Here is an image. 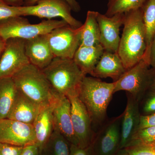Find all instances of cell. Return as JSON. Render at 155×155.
I'll use <instances>...</instances> for the list:
<instances>
[{
    "instance_id": "cell-4",
    "label": "cell",
    "mask_w": 155,
    "mask_h": 155,
    "mask_svg": "<svg viewBox=\"0 0 155 155\" xmlns=\"http://www.w3.org/2000/svg\"><path fill=\"white\" fill-rule=\"evenodd\" d=\"M12 78L18 91L41 107L48 104L55 96L57 91L42 70L32 64H28Z\"/></svg>"
},
{
    "instance_id": "cell-2",
    "label": "cell",
    "mask_w": 155,
    "mask_h": 155,
    "mask_svg": "<svg viewBox=\"0 0 155 155\" xmlns=\"http://www.w3.org/2000/svg\"><path fill=\"white\" fill-rule=\"evenodd\" d=\"M114 86V82L108 83L94 77L84 78L78 96L86 107L92 124H102L106 119Z\"/></svg>"
},
{
    "instance_id": "cell-24",
    "label": "cell",
    "mask_w": 155,
    "mask_h": 155,
    "mask_svg": "<svg viewBox=\"0 0 155 155\" xmlns=\"http://www.w3.org/2000/svg\"><path fill=\"white\" fill-rule=\"evenodd\" d=\"M70 143L57 130H54L40 155H69Z\"/></svg>"
},
{
    "instance_id": "cell-23",
    "label": "cell",
    "mask_w": 155,
    "mask_h": 155,
    "mask_svg": "<svg viewBox=\"0 0 155 155\" xmlns=\"http://www.w3.org/2000/svg\"><path fill=\"white\" fill-rule=\"evenodd\" d=\"M141 8L147 45L143 59L149 64L150 49L155 34V0H147Z\"/></svg>"
},
{
    "instance_id": "cell-26",
    "label": "cell",
    "mask_w": 155,
    "mask_h": 155,
    "mask_svg": "<svg viewBox=\"0 0 155 155\" xmlns=\"http://www.w3.org/2000/svg\"><path fill=\"white\" fill-rule=\"evenodd\" d=\"M125 149L129 155H155V142H134Z\"/></svg>"
},
{
    "instance_id": "cell-29",
    "label": "cell",
    "mask_w": 155,
    "mask_h": 155,
    "mask_svg": "<svg viewBox=\"0 0 155 155\" xmlns=\"http://www.w3.org/2000/svg\"><path fill=\"white\" fill-rule=\"evenodd\" d=\"M19 7L9 5L3 0H0V21L11 17L21 16Z\"/></svg>"
},
{
    "instance_id": "cell-12",
    "label": "cell",
    "mask_w": 155,
    "mask_h": 155,
    "mask_svg": "<svg viewBox=\"0 0 155 155\" xmlns=\"http://www.w3.org/2000/svg\"><path fill=\"white\" fill-rule=\"evenodd\" d=\"M0 143L23 147L35 144L33 125L8 118L0 120Z\"/></svg>"
},
{
    "instance_id": "cell-10",
    "label": "cell",
    "mask_w": 155,
    "mask_h": 155,
    "mask_svg": "<svg viewBox=\"0 0 155 155\" xmlns=\"http://www.w3.org/2000/svg\"><path fill=\"white\" fill-rule=\"evenodd\" d=\"M122 117L110 120L95 134L91 145L93 155H114L120 149Z\"/></svg>"
},
{
    "instance_id": "cell-5",
    "label": "cell",
    "mask_w": 155,
    "mask_h": 155,
    "mask_svg": "<svg viewBox=\"0 0 155 155\" xmlns=\"http://www.w3.org/2000/svg\"><path fill=\"white\" fill-rule=\"evenodd\" d=\"M67 24L63 19H52L43 20L38 24H31L22 16L11 17L0 21V36L5 41L15 38L30 39L47 34L54 29Z\"/></svg>"
},
{
    "instance_id": "cell-1",
    "label": "cell",
    "mask_w": 155,
    "mask_h": 155,
    "mask_svg": "<svg viewBox=\"0 0 155 155\" xmlns=\"http://www.w3.org/2000/svg\"><path fill=\"white\" fill-rule=\"evenodd\" d=\"M118 54L126 70L144 58L147 45L142 8L124 13Z\"/></svg>"
},
{
    "instance_id": "cell-32",
    "label": "cell",
    "mask_w": 155,
    "mask_h": 155,
    "mask_svg": "<svg viewBox=\"0 0 155 155\" xmlns=\"http://www.w3.org/2000/svg\"><path fill=\"white\" fill-rule=\"evenodd\" d=\"M69 155H93L91 146L86 148H81L78 146L70 144Z\"/></svg>"
},
{
    "instance_id": "cell-20",
    "label": "cell",
    "mask_w": 155,
    "mask_h": 155,
    "mask_svg": "<svg viewBox=\"0 0 155 155\" xmlns=\"http://www.w3.org/2000/svg\"><path fill=\"white\" fill-rule=\"evenodd\" d=\"M104 51L101 44L94 46L79 45L73 60L84 75H91Z\"/></svg>"
},
{
    "instance_id": "cell-16",
    "label": "cell",
    "mask_w": 155,
    "mask_h": 155,
    "mask_svg": "<svg viewBox=\"0 0 155 155\" xmlns=\"http://www.w3.org/2000/svg\"><path fill=\"white\" fill-rule=\"evenodd\" d=\"M25 51L31 64L43 70L55 58L50 48L47 34L25 40Z\"/></svg>"
},
{
    "instance_id": "cell-33",
    "label": "cell",
    "mask_w": 155,
    "mask_h": 155,
    "mask_svg": "<svg viewBox=\"0 0 155 155\" xmlns=\"http://www.w3.org/2000/svg\"><path fill=\"white\" fill-rule=\"evenodd\" d=\"M39 0H25L24 5L28 6L35 5ZM68 3L72 9L75 12H78L80 10V7L76 0H65Z\"/></svg>"
},
{
    "instance_id": "cell-21",
    "label": "cell",
    "mask_w": 155,
    "mask_h": 155,
    "mask_svg": "<svg viewBox=\"0 0 155 155\" xmlns=\"http://www.w3.org/2000/svg\"><path fill=\"white\" fill-rule=\"evenodd\" d=\"M98 12L89 11L86 20L80 27V45L94 46L100 44V31L97 16Z\"/></svg>"
},
{
    "instance_id": "cell-37",
    "label": "cell",
    "mask_w": 155,
    "mask_h": 155,
    "mask_svg": "<svg viewBox=\"0 0 155 155\" xmlns=\"http://www.w3.org/2000/svg\"><path fill=\"white\" fill-rule=\"evenodd\" d=\"M149 89L155 91V69H154L153 73L152 78Z\"/></svg>"
},
{
    "instance_id": "cell-6",
    "label": "cell",
    "mask_w": 155,
    "mask_h": 155,
    "mask_svg": "<svg viewBox=\"0 0 155 155\" xmlns=\"http://www.w3.org/2000/svg\"><path fill=\"white\" fill-rule=\"evenodd\" d=\"M142 59L130 69H127L114 83V94L125 91L135 100L140 101L150 89L154 69Z\"/></svg>"
},
{
    "instance_id": "cell-30",
    "label": "cell",
    "mask_w": 155,
    "mask_h": 155,
    "mask_svg": "<svg viewBox=\"0 0 155 155\" xmlns=\"http://www.w3.org/2000/svg\"><path fill=\"white\" fill-rule=\"evenodd\" d=\"M24 147L0 143V155H21Z\"/></svg>"
},
{
    "instance_id": "cell-28",
    "label": "cell",
    "mask_w": 155,
    "mask_h": 155,
    "mask_svg": "<svg viewBox=\"0 0 155 155\" xmlns=\"http://www.w3.org/2000/svg\"><path fill=\"white\" fill-rule=\"evenodd\" d=\"M134 142H155V126L137 130L134 134L130 144Z\"/></svg>"
},
{
    "instance_id": "cell-34",
    "label": "cell",
    "mask_w": 155,
    "mask_h": 155,
    "mask_svg": "<svg viewBox=\"0 0 155 155\" xmlns=\"http://www.w3.org/2000/svg\"><path fill=\"white\" fill-rule=\"evenodd\" d=\"M21 155H40L39 149L35 144L24 147Z\"/></svg>"
},
{
    "instance_id": "cell-35",
    "label": "cell",
    "mask_w": 155,
    "mask_h": 155,
    "mask_svg": "<svg viewBox=\"0 0 155 155\" xmlns=\"http://www.w3.org/2000/svg\"><path fill=\"white\" fill-rule=\"evenodd\" d=\"M149 64L152 68L155 69V34L153 38L150 49Z\"/></svg>"
},
{
    "instance_id": "cell-8",
    "label": "cell",
    "mask_w": 155,
    "mask_h": 155,
    "mask_svg": "<svg viewBox=\"0 0 155 155\" xmlns=\"http://www.w3.org/2000/svg\"><path fill=\"white\" fill-rule=\"evenodd\" d=\"M25 40L10 38L0 56V78L12 77L25 66L30 64L25 51Z\"/></svg>"
},
{
    "instance_id": "cell-13",
    "label": "cell",
    "mask_w": 155,
    "mask_h": 155,
    "mask_svg": "<svg viewBox=\"0 0 155 155\" xmlns=\"http://www.w3.org/2000/svg\"><path fill=\"white\" fill-rule=\"evenodd\" d=\"M97 20L100 28V44L104 51L118 52L121 38L120 28L124 23V13L108 17L98 12Z\"/></svg>"
},
{
    "instance_id": "cell-9",
    "label": "cell",
    "mask_w": 155,
    "mask_h": 155,
    "mask_svg": "<svg viewBox=\"0 0 155 155\" xmlns=\"http://www.w3.org/2000/svg\"><path fill=\"white\" fill-rule=\"evenodd\" d=\"M50 48L54 57L73 59L80 45V28L66 25L47 34Z\"/></svg>"
},
{
    "instance_id": "cell-15",
    "label": "cell",
    "mask_w": 155,
    "mask_h": 155,
    "mask_svg": "<svg viewBox=\"0 0 155 155\" xmlns=\"http://www.w3.org/2000/svg\"><path fill=\"white\" fill-rule=\"evenodd\" d=\"M127 95V105L121 121L120 149L125 148L130 144L134 134L138 129L141 115L139 102L128 93Z\"/></svg>"
},
{
    "instance_id": "cell-38",
    "label": "cell",
    "mask_w": 155,
    "mask_h": 155,
    "mask_svg": "<svg viewBox=\"0 0 155 155\" xmlns=\"http://www.w3.org/2000/svg\"><path fill=\"white\" fill-rule=\"evenodd\" d=\"M5 45V41L0 36V56L2 53Z\"/></svg>"
},
{
    "instance_id": "cell-25",
    "label": "cell",
    "mask_w": 155,
    "mask_h": 155,
    "mask_svg": "<svg viewBox=\"0 0 155 155\" xmlns=\"http://www.w3.org/2000/svg\"><path fill=\"white\" fill-rule=\"evenodd\" d=\"M147 0H109L105 15L112 17L131 10L141 8Z\"/></svg>"
},
{
    "instance_id": "cell-27",
    "label": "cell",
    "mask_w": 155,
    "mask_h": 155,
    "mask_svg": "<svg viewBox=\"0 0 155 155\" xmlns=\"http://www.w3.org/2000/svg\"><path fill=\"white\" fill-rule=\"evenodd\" d=\"M140 110L141 115L155 114V91L149 89L143 97Z\"/></svg>"
},
{
    "instance_id": "cell-22",
    "label": "cell",
    "mask_w": 155,
    "mask_h": 155,
    "mask_svg": "<svg viewBox=\"0 0 155 155\" xmlns=\"http://www.w3.org/2000/svg\"><path fill=\"white\" fill-rule=\"evenodd\" d=\"M17 92L12 77L0 78V120L8 117Z\"/></svg>"
},
{
    "instance_id": "cell-31",
    "label": "cell",
    "mask_w": 155,
    "mask_h": 155,
    "mask_svg": "<svg viewBox=\"0 0 155 155\" xmlns=\"http://www.w3.org/2000/svg\"><path fill=\"white\" fill-rule=\"evenodd\" d=\"M153 126H155V114L149 115H141L137 130Z\"/></svg>"
},
{
    "instance_id": "cell-3",
    "label": "cell",
    "mask_w": 155,
    "mask_h": 155,
    "mask_svg": "<svg viewBox=\"0 0 155 155\" xmlns=\"http://www.w3.org/2000/svg\"><path fill=\"white\" fill-rule=\"evenodd\" d=\"M43 72L54 89L69 97L78 96L85 75L73 59L55 57Z\"/></svg>"
},
{
    "instance_id": "cell-7",
    "label": "cell",
    "mask_w": 155,
    "mask_h": 155,
    "mask_svg": "<svg viewBox=\"0 0 155 155\" xmlns=\"http://www.w3.org/2000/svg\"><path fill=\"white\" fill-rule=\"evenodd\" d=\"M21 16H32L52 19L61 17L72 28H80L82 23L71 14V7L65 0H39L35 5L19 7Z\"/></svg>"
},
{
    "instance_id": "cell-11",
    "label": "cell",
    "mask_w": 155,
    "mask_h": 155,
    "mask_svg": "<svg viewBox=\"0 0 155 155\" xmlns=\"http://www.w3.org/2000/svg\"><path fill=\"white\" fill-rule=\"evenodd\" d=\"M68 98L71 102L72 127L78 146L87 147L91 145L95 135L92 127L91 119L78 96Z\"/></svg>"
},
{
    "instance_id": "cell-18",
    "label": "cell",
    "mask_w": 155,
    "mask_h": 155,
    "mask_svg": "<svg viewBox=\"0 0 155 155\" xmlns=\"http://www.w3.org/2000/svg\"><path fill=\"white\" fill-rule=\"evenodd\" d=\"M42 107L17 90L7 118L32 125Z\"/></svg>"
},
{
    "instance_id": "cell-14",
    "label": "cell",
    "mask_w": 155,
    "mask_h": 155,
    "mask_svg": "<svg viewBox=\"0 0 155 155\" xmlns=\"http://www.w3.org/2000/svg\"><path fill=\"white\" fill-rule=\"evenodd\" d=\"M55 130L64 137L70 144L78 146L71 118V104L68 97L57 92L53 111Z\"/></svg>"
},
{
    "instance_id": "cell-19",
    "label": "cell",
    "mask_w": 155,
    "mask_h": 155,
    "mask_svg": "<svg viewBox=\"0 0 155 155\" xmlns=\"http://www.w3.org/2000/svg\"><path fill=\"white\" fill-rule=\"evenodd\" d=\"M126 70L118 53L104 51L91 75L98 78H110L115 82Z\"/></svg>"
},
{
    "instance_id": "cell-17",
    "label": "cell",
    "mask_w": 155,
    "mask_h": 155,
    "mask_svg": "<svg viewBox=\"0 0 155 155\" xmlns=\"http://www.w3.org/2000/svg\"><path fill=\"white\" fill-rule=\"evenodd\" d=\"M53 101L48 104L42 107L41 110L33 124L35 137V145L42 149L54 130L53 111L56 94Z\"/></svg>"
},
{
    "instance_id": "cell-39",
    "label": "cell",
    "mask_w": 155,
    "mask_h": 155,
    "mask_svg": "<svg viewBox=\"0 0 155 155\" xmlns=\"http://www.w3.org/2000/svg\"><path fill=\"white\" fill-rule=\"evenodd\" d=\"M114 155H129V154L127 152V150L125 149V148H124L119 149Z\"/></svg>"
},
{
    "instance_id": "cell-36",
    "label": "cell",
    "mask_w": 155,
    "mask_h": 155,
    "mask_svg": "<svg viewBox=\"0 0 155 155\" xmlns=\"http://www.w3.org/2000/svg\"><path fill=\"white\" fill-rule=\"evenodd\" d=\"M10 6L14 7H21L24 5L25 0H3Z\"/></svg>"
}]
</instances>
